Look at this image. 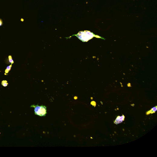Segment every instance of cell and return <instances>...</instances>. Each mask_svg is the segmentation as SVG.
<instances>
[{
    "mask_svg": "<svg viewBox=\"0 0 157 157\" xmlns=\"http://www.w3.org/2000/svg\"><path fill=\"white\" fill-rule=\"evenodd\" d=\"M74 35L83 42H87L95 36L93 33L89 31H80Z\"/></svg>",
    "mask_w": 157,
    "mask_h": 157,
    "instance_id": "cell-1",
    "label": "cell"
},
{
    "mask_svg": "<svg viewBox=\"0 0 157 157\" xmlns=\"http://www.w3.org/2000/svg\"><path fill=\"white\" fill-rule=\"evenodd\" d=\"M34 108V112L35 114L41 116H45L47 113L46 107L44 106L36 105Z\"/></svg>",
    "mask_w": 157,
    "mask_h": 157,
    "instance_id": "cell-2",
    "label": "cell"
},
{
    "mask_svg": "<svg viewBox=\"0 0 157 157\" xmlns=\"http://www.w3.org/2000/svg\"><path fill=\"white\" fill-rule=\"evenodd\" d=\"M125 117L123 115L121 116H118L115 120L114 123L116 124L122 123L124 120Z\"/></svg>",
    "mask_w": 157,
    "mask_h": 157,
    "instance_id": "cell-3",
    "label": "cell"
},
{
    "mask_svg": "<svg viewBox=\"0 0 157 157\" xmlns=\"http://www.w3.org/2000/svg\"><path fill=\"white\" fill-rule=\"evenodd\" d=\"M11 67L12 64L11 65L7 67V69L5 70V74H8L9 72V71H10V70H11Z\"/></svg>",
    "mask_w": 157,
    "mask_h": 157,
    "instance_id": "cell-4",
    "label": "cell"
},
{
    "mask_svg": "<svg viewBox=\"0 0 157 157\" xmlns=\"http://www.w3.org/2000/svg\"><path fill=\"white\" fill-rule=\"evenodd\" d=\"M2 85L5 87L7 86L8 85V82L6 81H3L2 82Z\"/></svg>",
    "mask_w": 157,
    "mask_h": 157,
    "instance_id": "cell-5",
    "label": "cell"
},
{
    "mask_svg": "<svg viewBox=\"0 0 157 157\" xmlns=\"http://www.w3.org/2000/svg\"><path fill=\"white\" fill-rule=\"evenodd\" d=\"M9 58V62L11 63V64L14 63V61L12 59V57L11 56H8Z\"/></svg>",
    "mask_w": 157,
    "mask_h": 157,
    "instance_id": "cell-6",
    "label": "cell"
},
{
    "mask_svg": "<svg viewBox=\"0 0 157 157\" xmlns=\"http://www.w3.org/2000/svg\"><path fill=\"white\" fill-rule=\"evenodd\" d=\"M157 110L156 107H154L150 111H152V113L153 112H155Z\"/></svg>",
    "mask_w": 157,
    "mask_h": 157,
    "instance_id": "cell-7",
    "label": "cell"
},
{
    "mask_svg": "<svg viewBox=\"0 0 157 157\" xmlns=\"http://www.w3.org/2000/svg\"><path fill=\"white\" fill-rule=\"evenodd\" d=\"M3 25V22L2 20L0 19V27Z\"/></svg>",
    "mask_w": 157,
    "mask_h": 157,
    "instance_id": "cell-8",
    "label": "cell"
}]
</instances>
